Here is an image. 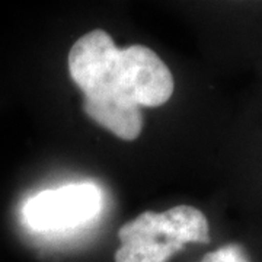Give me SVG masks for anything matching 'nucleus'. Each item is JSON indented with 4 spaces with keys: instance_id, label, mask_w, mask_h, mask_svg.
I'll use <instances>...</instances> for the list:
<instances>
[{
    "instance_id": "nucleus-1",
    "label": "nucleus",
    "mask_w": 262,
    "mask_h": 262,
    "mask_svg": "<svg viewBox=\"0 0 262 262\" xmlns=\"http://www.w3.org/2000/svg\"><path fill=\"white\" fill-rule=\"evenodd\" d=\"M69 73L84 96L86 115L125 141L143 130L141 106H160L173 94V76L153 50L118 48L103 29L80 37L69 53Z\"/></svg>"
},
{
    "instance_id": "nucleus-2",
    "label": "nucleus",
    "mask_w": 262,
    "mask_h": 262,
    "mask_svg": "<svg viewBox=\"0 0 262 262\" xmlns=\"http://www.w3.org/2000/svg\"><path fill=\"white\" fill-rule=\"evenodd\" d=\"M118 237L115 262H166L187 244H210V225L201 210L179 204L141 213L120 227Z\"/></svg>"
},
{
    "instance_id": "nucleus-3",
    "label": "nucleus",
    "mask_w": 262,
    "mask_h": 262,
    "mask_svg": "<svg viewBox=\"0 0 262 262\" xmlns=\"http://www.w3.org/2000/svg\"><path fill=\"white\" fill-rule=\"evenodd\" d=\"M101 189L94 184H70L42 191L24 207L25 223L37 232H58L83 225L99 213Z\"/></svg>"
},
{
    "instance_id": "nucleus-4",
    "label": "nucleus",
    "mask_w": 262,
    "mask_h": 262,
    "mask_svg": "<svg viewBox=\"0 0 262 262\" xmlns=\"http://www.w3.org/2000/svg\"><path fill=\"white\" fill-rule=\"evenodd\" d=\"M200 262H251L245 249L237 244H229L208 252Z\"/></svg>"
}]
</instances>
